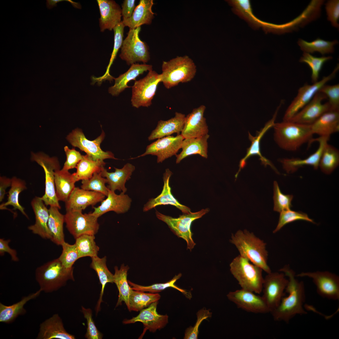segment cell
Returning a JSON list of instances; mask_svg holds the SVG:
<instances>
[{
  "label": "cell",
  "instance_id": "cell-61",
  "mask_svg": "<svg viewBox=\"0 0 339 339\" xmlns=\"http://www.w3.org/2000/svg\"><path fill=\"white\" fill-rule=\"evenodd\" d=\"M11 180L5 176L0 177V202L4 199L6 194V190L8 187L11 186Z\"/></svg>",
  "mask_w": 339,
  "mask_h": 339
},
{
  "label": "cell",
  "instance_id": "cell-53",
  "mask_svg": "<svg viewBox=\"0 0 339 339\" xmlns=\"http://www.w3.org/2000/svg\"><path fill=\"white\" fill-rule=\"evenodd\" d=\"M62 253L58 258L62 264L67 268H71L75 262L79 259L76 246L65 241L61 245Z\"/></svg>",
  "mask_w": 339,
  "mask_h": 339
},
{
  "label": "cell",
  "instance_id": "cell-20",
  "mask_svg": "<svg viewBox=\"0 0 339 339\" xmlns=\"http://www.w3.org/2000/svg\"><path fill=\"white\" fill-rule=\"evenodd\" d=\"M281 105H280L277 108L272 118L266 123L264 126L260 131L257 132L256 136H253L249 132V138L251 142V144L250 147L247 149L245 156L239 162V169L235 175L236 178H237L241 170L246 165L247 159L250 157L255 155H257L260 157V160L265 166L269 165L276 173L279 174V172L272 162L261 154L260 151V143L261 140L264 134L270 128L273 127L274 125L275 121Z\"/></svg>",
  "mask_w": 339,
  "mask_h": 339
},
{
  "label": "cell",
  "instance_id": "cell-26",
  "mask_svg": "<svg viewBox=\"0 0 339 339\" xmlns=\"http://www.w3.org/2000/svg\"><path fill=\"white\" fill-rule=\"evenodd\" d=\"M100 17L99 26L101 32L106 30L111 31L121 22V9L113 0H97Z\"/></svg>",
  "mask_w": 339,
  "mask_h": 339
},
{
  "label": "cell",
  "instance_id": "cell-13",
  "mask_svg": "<svg viewBox=\"0 0 339 339\" xmlns=\"http://www.w3.org/2000/svg\"><path fill=\"white\" fill-rule=\"evenodd\" d=\"M82 212L67 211L64 215L66 227L75 239L83 235H94L99 229L98 217Z\"/></svg>",
  "mask_w": 339,
  "mask_h": 339
},
{
  "label": "cell",
  "instance_id": "cell-50",
  "mask_svg": "<svg viewBox=\"0 0 339 339\" xmlns=\"http://www.w3.org/2000/svg\"><path fill=\"white\" fill-rule=\"evenodd\" d=\"M107 180L103 177L100 172L94 173L89 179L82 180L81 188L100 192L106 196L108 195L109 188L105 186Z\"/></svg>",
  "mask_w": 339,
  "mask_h": 339
},
{
  "label": "cell",
  "instance_id": "cell-12",
  "mask_svg": "<svg viewBox=\"0 0 339 339\" xmlns=\"http://www.w3.org/2000/svg\"><path fill=\"white\" fill-rule=\"evenodd\" d=\"M339 68L338 64L331 73L327 76L324 77L320 80L311 85L306 84L300 88L297 96L285 112L283 118V121H289L308 103L322 87L335 77Z\"/></svg>",
  "mask_w": 339,
  "mask_h": 339
},
{
  "label": "cell",
  "instance_id": "cell-49",
  "mask_svg": "<svg viewBox=\"0 0 339 339\" xmlns=\"http://www.w3.org/2000/svg\"><path fill=\"white\" fill-rule=\"evenodd\" d=\"M332 58L331 56L317 57L304 52L299 61L306 63L310 67L312 71V82L314 83L318 81L320 73L324 63Z\"/></svg>",
  "mask_w": 339,
  "mask_h": 339
},
{
  "label": "cell",
  "instance_id": "cell-36",
  "mask_svg": "<svg viewBox=\"0 0 339 339\" xmlns=\"http://www.w3.org/2000/svg\"><path fill=\"white\" fill-rule=\"evenodd\" d=\"M90 267L96 272L101 285L100 297L95 307L96 315L100 310V305L103 302V296L106 284L114 283V274L108 269L106 265V257L100 258L97 256L91 258Z\"/></svg>",
  "mask_w": 339,
  "mask_h": 339
},
{
  "label": "cell",
  "instance_id": "cell-4",
  "mask_svg": "<svg viewBox=\"0 0 339 339\" xmlns=\"http://www.w3.org/2000/svg\"><path fill=\"white\" fill-rule=\"evenodd\" d=\"M73 270V267H64L58 258L38 267L35 276L40 289L46 293H51L64 286L68 281H74Z\"/></svg>",
  "mask_w": 339,
  "mask_h": 339
},
{
  "label": "cell",
  "instance_id": "cell-27",
  "mask_svg": "<svg viewBox=\"0 0 339 339\" xmlns=\"http://www.w3.org/2000/svg\"><path fill=\"white\" fill-rule=\"evenodd\" d=\"M31 204L35 215V222L34 224L28 227V229L43 239L51 240V234L48 225L49 209L40 197L35 196Z\"/></svg>",
  "mask_w": 339,
  "mask_h": 339
},
{
  "label": "cell",
  "instance_id": "cell-14",
  "mask_svg": "<svg viewBox=\"0 0 339 339\" xmlns=\"http://www.w3.org/2000/svg\"><path fill=\"white\" fill-rule=\"evenodd\" d=\"M281 272H271L264 278L262 296L270 312L279 304L288 282L284 274Z\"/></svg>",
  "mask_w": 339,
  "mask_h": 339
},
{
  "label": "cell",
  "instance_id": "cell-22",
  "mask_svg": "<svg viewBox=\"0 0 339 339\" xmlns=\"http://www.w3.org/2000/svg\"><path fill=\"white\" fill-rule=\"evenodd\" d=\"M206 106L202 105L186 116L181 134L185 138L197 137L208 134V126L204 116Z\"/></svg>",
  "mask_w": 339,
  "mask_h": 339
},
{
  "label": "cell",
  "instance_id": "cell-52",
  "mask_svg": "<svg viewBox=\"0 0 339 339\" xmlns=\"http://www.w3.org/2000/svg\"><path fill=\"white\" fill-rule=\"evenodd\" d=\"M273 190L274 210L280 213L290 209L292 207L291 202L293 198V195L282 193L277 182L275 181L274 182Z\"/></svg>",
  "mask_w": 339,
  "mask_h": 339
},
{
  "label": "cell",
  "instance_id": "cell-41",
  "mask_svg": "<svg viewBox=\"0 0 339 339\" xmlns=\"http://www.w3.org/2000/svg\"><path fill=\"white\" fill-rule=\"evenodd\" d=\"M227 2L233 7V12L246 21L252 27L258 29L263 27L265 22L260 20L253 14L249 0H232Z\"/></svg>",
  "mask_w": 339,
  "mask_h": 339
},
{
  "label": "cell",
  "instance_id": "cell-37",
  "mask_svg": "<svg viewBox=\"0 0 339 339\" xmlns=\"http://www.w3.org/2000/svg\"><path fill=\"white\" fill-rule=\"evenodd\" d=\"M56 194L58 200L65 202L75 188V181L72 174L68 171L60 169L55 173Z\"/></svg>",
  "mask_w": 339,
  "mask_h": 339
},
{
  "label": "cell",
  "instance_id": "cell-10",
  "mask_svg": "<svg viewBox=\"0 0 339 339\" xmlns=\"http://www.w3.org/2000/svg\"><path fill=\"white\" fill-rule=\"evenodd\" d=\"M160 82H161V74L153 70L149 71L143 78L136 81L132 87L131 102L132 106L138 108L141 106H150Z\"/></svg>",
  "mask_w": 339,
  "mask_h": 339
},
{
  "label": "cell",
  "instance_id": "cell-44",
  "mask_svg": "<svg viewBox=\"0 0 339 339\" xmlns=\"http://www.w3.org/2000/svg\"><path fill=\"white\" fill-rule=\"evenodd\" d=\"M339 164V151L334 146L327 143L323 150L319 167L324 173L329 175Z\"/></svg>",
  "mask_w": 339,
  "mask_h": 339
},
{
  "label": "cell",
  "instance_id": "cell-34",
  "mask_svg": "<svg viewBox=\"0 0 339 339\" xmlns=\"http://www.w3.org/2000/svg\"><path fill=\"white\" fill-rule=\"evenodd\" d=\"M209 137V135L207 134L199 137L184 139L181 146L182 150L180 153L176 155V164L179 163L182 159L192 154H198L203 158H207V140Z\"/></svg>",
  "mask_w": 339,
  "mask_h": 339
},
{
  "label": "cell",
  "instance_id": "cell-18",
  "mask_svg": "<svg viewBox=\"0 0 339 339\" xmlns=\"http://www.w3.org/2000/svg\"><path fill=\"white\" fill-rule=\"evenodd\" d=\"M326 96L319 91L311 101L288 121L299 124L311 125L326 112L331 110L328 102L323 104Z\"/></svg>",
  "mask_w": 339,
  "mask_h": 339
},
{
  "label": "cell",
  "instance_id": "cell-33",
  "mask_svg": "<svg viewBox=\"0 0 339 339\" xmlns=\"http://www.w3.org/2000/svg\"><path fill=\"white\" fill-rule=\"evenodd\" d=\"M152 70V66L151 65L134 63L131 65L126 72L117 78H114L115 81L114 85L109 88V93L113 96L118 95L126 88L130 87L127 85L130 81L135 80L140 75Z\"/></svg>",
  "mask_w": 339,
  "mask_h": 339
},
{
  "label": "cell",
  "instance_id": "cell-6",
  "mask_svg": "<svg viewBox=\"0 0 339 339\" xmlns=\"http://www.w3.org/2000/svg\"><path fill=\"white\" fill-rule=\"evenodd\" d=\"M229 266L231 274L241 288L258 294L261 293L264 278L261 268L240 255L232 260Z\"/></svg>",
  "mask_w": 339,
  "mask_h": 339
},
{
  "label": "cell",
  "instance_id": "cell-8",
  "mask_svg": "<svg viewBox=\"0 0 339 339\" xmlns=\"http://www.w3.org/2000/svg\"><path fill=\"white\" fill-rule=\"evenodd\" d=\"M31 159L42 167L45 174V192L41 199L46 205L61 208L57 197L55 184V173L60 169V166L57 159L50 157L42 153H31Z\"/></svg>",
  "mask_w": 339,
  "mask_h": 339
},
{
  "label": "cell",
  "instance_id": "cell-23",
  "mask_svg": "<svg viewBox=\"0 0 339 339\" xmlns=\"http://www.w3.org/2000/svg\"><path fill=\"white\" fill-rule=\"evenodd\" d=\"M172 174V173L169 169H166L163 174L164 185L161 193L156 198L149 200L143 206V212L148 211L160 205H170L177 207L183 214L191 212L190 208L180 203L172 194L170 185V180Z\"/></svg>",
  "mask_w": 339,
  "mask_h": 339
},
{
  "label": "cell",
  "instance_id": "cell-1",
  "mask_svg": "<svg viewBox=\"0 0 339 339\" xmlns=\"http://www.w3.org/2000/svg\"><path fill=\"white\" fill-rule=\"evenodd\" d=\"M279 271L288 277L285 290L288 295L283 297L278 306L270 313L275 320L288 323L295 315L307 313L303 307L305 300L304 286L303 282L296 278L295 272L289 265L285 266Z\"/></svg>",
  "mask_w": 339,
  "mask_h": 339
},
{
  "label": "cell",
  "instance_id": "cell-42",
  "mask_svg": "<svg viewBox=\"0 0 339 339\" xmlns=\"http://www.w3.org/2000/svg\"><path fill=\"white\" fill-rule=\"evenodd\" d=\"M161 296L158 293H146L132 289L129 299L127 307L130 311H138L146 308L152 304L158 301Z\"/></svg>",
  "mask_w": 339,
  "mask_h": 339
},
{
  "label": "cell",
  "instance_id": "cell-24",
  "mask_svg": "<svg viewBox=\"0 0 339 339\" xmlns=\"http://www.w3.org/2000/svg\"><path fill=\"white\" fill-rule=\"evenodd\" d=\"M107 197L101 202L97 207H93L92 214L98 218L106 213L113 211L117 214L125 213L131 207L132 199L125 193L117 194L115 191L109 189Z\"/></svg>",
  "mask_w": 339,
  "mask_h": 339
},
{
  "label": "cell",
  "instance_id": "cell-5",
  "mask_svg": "<svg viewBox=\"0 0 339 339\" xmlns=\"http://www.w3.org/2000/svg\"><path fill=\"white\" fill-rule=\"evenodd\" d=\"M162 70L161 82L165 88L170 89L180 83L191 81L196 74V67L192 60L185 55L163 61Z\"/></svg>",
  "mask_w": 339,
  "mask_h": 339
},
{
  "label": "cell",
  "instance_id": "cell-47",
  "mask_svg": "<svg viewBox=\"0 0 339 339\" xmlns=\"http://www.w3.org/2000/svg\"><path fill=\"white\" fill-rule=\"evenodd\" d=\"M75 239V244L79 258L87 256L92 258L97 256L100 248L95 241L94 235H83Z\"/></svg>",
  "mask_w": 339,
  "mask_h": 339
},
{
  "label": "cell",
  "instance_id": "cell-39",
  "mask_svg": "<svg viewBox=\"0 0 339 339\" xmlns=\"http://www.w3.org/2000/svg\"><path fill=\"white\" fill-rule=\"evenodd\" d=\"M129 267L127 266L122 264L120 268L117 266L114 267V283L116 284L119 291V295L116 307L121 305L122 302L127 307L129 305V297L132 289L129 284L127 277Z\"/></svg>",
  "mask_w": 339,
  "mask_h": 339
},
{
  "label": "cell",
  "instance_id": "cell-51",
  "mask_svg": "<svg viewBox=\"0 0 339 339\" xmlns=\"http://www.w3.org/2000/svg\"><path fill=\"white\" fill-rule=\"evenodd\" d=\"M280 213L278 222L273 231L274 233L277 232L286 224L297 220H304L315 223L313 220L310 218L307 214L301 212L295 211L290 209Z\"/></svg>",
  "mask_w": 339,
  "mask_h": 339
},
{
  "label": "cell",
  "instance_id": "cell-15",
  "mask_svg": "<svg viewBox=\"0 0 339 339\" xmlns=\"http://www.w3.org/2000/svg\"><path fill=\"white\" fill-rule=\"evenodd\" d=\"M296 277L311 278L316 287L318 294L322 298L333 300L339 299V277L328 271L302 272Z\"/></svg>",
  "mask_w": 339,
  "mask_h": 339
},
{
  "label": "cell",
  "instance_id": "cell-2",
  "mask_svg": "<svg viewBox=\"0 0 339 339\" xmlns=\"http://www.w3.org/2000/svg\"><path fill=\"white\" fill-rule=\"evenodd\" d=\"M230 242L238 250L240 256L261 268L267 273L271 270L267 264L266 244L253 233L239 230L232 234Z\"/></svg>",
  "mask_w": 339,
  "mask_h": 339
},
{
  "label": "cell",
  "instance_id": "cell-31",
  "mask_svg": "<svg viewBox=\"0 0 339 339\" xmlns=\"http://www.w3.org/2000/svg\"><path fill=\"white\" fill-rule=\"evenodd\" d=\"M313 134L330 137L339 130V110H330L324 113L311 125Z\"/></svg>",
  "mask_w": 339,
  "mask_h": 339
},
{
  "label": "cell",
  "instance_id": "cell-57",
  "mask_svg": "<svg viewBox=\"0 0 339 339\" xmlns=\"http://www.w3.org/2000/svg\"><path fill=\"white\" fill-rule=\"evenodd\" d=\"M66 160L62 169L68 171L76 168L78 163L82 159L83 155L75 148L70 149L67 146L64 147Z\"/></svg>",
  "mask_w": 339,
  "mask_h": 339
},
{
  "label": "cell",
  "instance_id": "cell-46",
  "mask_svg": "<svg viewBox=\"0 0 339 339\" xmlns=\"http://www.w3.org/2000/svg\"><path fill=\"white\" fill-rule=\"evenodd\" d=\"M338 43L336 40L330 41L319 38L310 42L301 39L298 41V45L304 52L313 53L318 52L322 55L333 53L334 50V46Z\"/></svg>",
  "mask_w": 339,
  "mask_h": 339
},
{
  "label": "cell",
  "instance_id": "cell-11",
  "mask_svg": "<svg viewBox=\"0 0 339 339\" xmlns=\"http://www.w3.org/2000/svg\"><path fill=\"white\" fill-rule=\"evenodd\" d=\"M140 30L141 27L130 29L127 36L123 41L119 56L128 65H132L137 62L145 63L150 60L148 47L139 38Z\"/></svg>",
  "mask_w": 339,
  "mask_h": 339
},
{
  "label": "cell",
  "instance_id": "cell-58",
  "mask_svg": "<svg viewBox=\"0 0 339 339\" xmlns=\"http://www.w3.org/2000/svg\"><path fill=\"white\" fill-rule=\"evenodd\" d=\"M327 19L331 21L332 25L339 27L338 21L339 18V1L331 0L327 1L325 7Z\"/></svg>",
  "mask_w": 339,
  "mask_h": 339
},
{
  "label": "cell",
  "instance_id": "cell-62",
  "mask_svg": "<svg viewBox=\"0 0 339 339\" xmlns=\"http://www.w3.org/2000/svg\"><path fill=\"white\" fill-rule=\"evenodd\" d=\"M63 0H47L46 1V5L48 9H51L57 6V3L64 1Z\"/></svg>",
  "mask_w": 339,
  "mask_h": 339
},
{
  "label": "cell",
  "instance_id": "cell-29",
  "mask_svg": "<svg viewBox=\"0 0 339 339\" xmlns=\"http://www.w3.org/2000/svg\"><path fill=\"white\" fill-rule=\"evenodd\" d=\"M114 172H109L104 168L101 171L102 176L107 180L108 188L115 191L118 190L121 192L125 193L127 188L125 186L126 182L131 179V176L135 169V166L130 163H127L121 169L114 168Z\"/></svg>",
  "mask_w": 339,
  "mask_h": 339
},
{
  "label": "cell",
  "instance_id": "cell-45",
  "mask_svg": "<svg viewBox=\"0 0 339 339\" xmlns=\"http://www.w3.org/2000/svg\"><path fill=\"white\" fill-rule=\"evenodd\" d=\"M182 276V274L179 273L175 275L173 278L166 282L153 284L148 286L140 285L134 283L128 280V282L132 289L142 292H148L152 293H157L160 292L169 288H172L183 293L186 298L190 299L192 295L191 292L187 291L177 286L175 283Z\"/></svg>",
  "mask_w": 339,
  "mask_h": 339
},
{
  "label": "cell",
  "instance_id": "cell-40",
  "mask_svg": "<svg viewBox=\"0 0 339 339\" xmlns=\"http://www.w3.org/2000/svg\"><path fill=\"white\" fill-rule=\"evenodd\" d=\"M55 207H50L49 209V217L48 225L51 234V240L58 245H61L65 241L63 232L64 215L59 211Z\"/></svg>",
  "mask_w": 339,
  "mask_h": 339
},
{
  "label": "cell",
  "instance_id": "cell-56",
  "mask_svg": "<svg viewBox=\"0 0 339 339\" xmlns=\"http://www.w3.org/2000/svg\"><path fill=\"white\" fill-rule=\"evenodd\" d=\"M212 313L209 310L203 308L199 310L196 314L197 319L193 326H190L185 331L184 339H196L199 333V328L202 322L204 320L212 316Z\"/></svg>",
  "mask_w": 339,
  "mask_h": 339
},
{
  "label": "cell",
  "instance_id": "cell-19",
  "mask_svg": "<svg viewBox=\"0 0 339 339\" xmlns=\"http://www.w3.org/2000/svg\"><path fill=\"white\" fill-rule=\"evenodd\" d=\"M158 303L157 301L152 304L147 308L140 310L137 316L130 319H125L123 323L126 324L137 322L142 323L144 327L143 333L147 330L154 333L157 330L163 328L168 323V316L158 313L157 311Z\"/></svg>",
  "mask_w": 339,
  "mask_h": 339
},
{
  "label": "cell",
  "instance_id": "cell-55",
  "mask_svg": "<svg viewBox=\"0 0 339 339\" xmlns=\"http://www.w3.org/2000/svg\"><path fill=\"white\" fill-rule=\"evenodd\" d=\"M319 92L324 94L328 99L331 110H339V84L324 85Z\"/></svg>",
  "mask_w": 339,
  "mask_h": 339
},
{
  "label": "cell",
  "instance_id": "cell-30",
  "mask_svg": "<svg viewBox=\"0 0 339 339\" xmlns=\"http://www.w3.org/2000/svg\"><path fill=\"white\" fill-rule=\"evenodd\" d=\"M186 116L181 113L176 112L173 117L166 121H158L155 128L153 130L148 137L152 141L176 133L180 135L183 128Z\"/></svg>",
  "mask_w": 339,
  "mask_h": 339
},
{
  "label": "cell",
  "instance_id": "cell-59",
  "mask_svg": "<svg viewBox=\"0 0 339 339\" xmlns=\"http://www.w3.org/2000/svg\"><path fill=\"white\" fill-rule=\"evenodd\" d=\"M10 242L9 239L5 240L3 239H0V255L3 256L5 252L8 253L10 256L11 260L14 261H18L19 259L17 256L16 250L11 248L9 245Z\"/></svg>",
  "mask_w": 339,
  "mask_h": 339
},
{
  "label": "cell",
  "instance_id": "cell-21",
  "mask_svg": "<svg viewBox=\"0 0 339 339\" xmlns=\"http://www.w3.org/2000/svg\"><path fill=\"white\" fill-rule=\"evenodd\" d=\"M105 196L99 192L75 187L65 202L66 212L82 211L89 206L101 202Z\"/></svg>",
  "mask_w": 339,
  "mask_h": 339
},
{
  "label": "cell",
  "instance_id": "cell-28",
  "mask_svg": "<svg viewBox=\"0 0 339 339\" xmlns=\"http://www.w3.org/2000/svg\"><path fill=\"white\" fill-rule=\"evenodd\" d=\"M36 338L75 339V337L66 331L62 319L55 314L40 324Z\"/></svg>",
  "mask_w": 339,
  "mask_h": 339
},
{
  "label": "cell",
  "instance_id": "cell-7",
  "mask_svg": "<svg viewBox=\"0 0 339 339\" xmlns=\"http://www.w3.org/2000/svg\"><path fill=\"white\" fill-rule=\"evenodd\" d=\"M209 211V208L202 209L196 212L183 214L178 218L165 215L157 211L155 214L157 218L165 223L175 234L186 241L187 249L191 251L196 244L192 238L193 233L191 229L192 223Z\"/></svg>",
  "mask_w": 339,
  "mask_h": 339
},
{
  "label": "cell",
  "instance_id": "cell-16",
  "mask_svg": "<svg viewBox=\"0 0 339 339\" xmlns=\"http://www.w3.org/2000/svg\"><path fill=\"white\" fill-rule=\"evenodd\" d=\"M184 139L181 134L175 137L169 136L158 139L147 146L145 152L136 158L151 155L157 156V163H161L166 159L177 155L181 148Z\"/></svg>",
  "mask_w": 339,
  "mask_h": 339
},
{
  "label": "cell",
  "instance_id": "cell-25",
  "mask_svg": "<svg viewBox=\"0 0 339 339\" xmlns=\"http://www.w3.org/2000/svg\"><path fill=\"white\" fill-rule=\"evenodd\" d=\"M330 138L320 137L318 138H314L313 142H318L319 147L315 152L305 159L293 158L280 159V161L282 164L283 169L288 173L295 172L300 167L305 165L311 166L314 169H317L323 150Z\"/></svg>",
  "mask_w": 339,
  "mask_h": 339
},
{
  "label": "cell",
  "instance_id": "cell-48",
  "mask_svg": "<svg viewBox=\"0 0 339 339\" xmlns=\"http://www.w3.org/2000/svg\"><path fill=\"white\" fill-rule=\"evenodd\" d=\"M125 26L122 21L118 24L113 29L114 32V44L109 64L106 69L105 74L101 77L95 78V81L100 84L105 80H111L114 78L112 77L109 73V70L110 66L112 64L114 60L116 58V54L119 50L121 47L123 42L124 28Z\"/></svg>",
  "mask_w": 339,
  "mask_h": 339
},
{
  "label": "cell",
  "instance_id": "cell-32",
  "mask_svg": "<svg viewBox=\"0 0 339 339\" xmlns=\"http://www.w3.org/2000/svg\"><path fill=\"white\" fill-rule=\"evenodd\" d=\"M153 4V0H140L131 17L123 20L125 26L132 29L143 24H151L155 14L152 10Z\"/></svg>",
  "mask_w": 339,
  "mask_h": 339
},
{
  "label": "cell",
  "instance_id": "cell-43",
  "mask_svg": "<svg viewBox=\"0 0 339 339\" xmlns=\"http://www.w3.org/2000/svg\"><path fill=\"white\" fill-rule=\"evenodd\" d=\"M11 188L8 192L7 201L0 205V209H4L8 205H11L14 209H18L27 218L29 217L24 211V208L19 202V196L21 192L26 189V184L24 181L16 177L11 179Z\"/></svg>",
  "mask_w": 339,
  "mask_h": 339
},
{
  "label": "cell",
  "instance_id": "cell-17",
  "mask_svg": "<svg viewBox=\"0 0 339 339\" xmlns=\"http://www.w3.org/2000/svg\"><path fill=\"white\" fill-rule=\"evenodd\" d=\"M247 290L241 288L229 293L228 299L239 308L255 313H270V310L262 296Z\"/></svg>",
  "mask_w": 339,
  "mask_h": 339
},
{
  "label": "cell",
  "instance_id": "cell-38",
  "mask_svg": "<svg viewBox=\"0 0 339 339\" xmlns=\"http://www.w3.org/2000/svg\"><path fill=\"white\" fill-rule=\"evenodd\" d=\"M105 164L104 161L94 160L86 154L83 155L76 168V172L72 174L75 181L90 179L94 173L100 172Z\"/></svg>",
  "mask_w": 339,
  "mask_h": 339
},
{
  "label": "cell",
  "instance_id": "cell-54",
  "mask_svg": "<svg viewBox=\"0 0 339 339\" xmlns=\"http://www.w3.org/2000/svg\"><path fill=\"white\" fill-rule=\"evenodd\" d=\"M81 311L87 321V328L85 337L87 339H102L103 334L96 327L92 317V311L90 308L81 307Z\"/></svg>",
  "mask_w": 339,
  "mask_h": 339
},
{
  "label": "cell",
  "instance_id": "cell-35",
  "mask_svg": "<svg viewBox=\"0 0 339 339\" xmlns=\"http://www.w3.org/2000/svg\"><path fill=\"white\" fill-rule=\"evenodd\" d=\"M40 289L35 293L23 297L19 302L7 306L0 303V322L6 323L12 322L19 315L25 314L26 310L24 306L29 300L35 298L40 294Z\"/></svg>",
  "mask_w": 339,
  "mask_h": 339
},
{
  "label": "cell",
  "instance_id": "cell-3",
  "mask_svg": "<svg viewBox=\"0 0 339 339\" xmlns=\"http://www.w3.org/2000/svg\"><path fill=\"white\" fill-rule=\"evenodd\" d=\"M273 127L276 142L287 151H296L306 143L310 144L314 138L311 125L287 121L275 123Z\"/></svg>",
  "mask_w": 339,
  "mask_h": 339
},
{
  "label": "cell",
  "instance_id": "cell-9",
  "mask_svg": "<svg viewBox=\"0 0 339 339\" xmlns=\"http://www.w3.org/2000/svg\"><path fill=\"white\" fill-rule=\"evenodd\" d=\"M105 134L102 130L100 135L93 140L88 139L82 130L79 128L73 130L67 136L66 139L73 147L84 151L94 160L104 161L106 159H117L110 151H103L100 144L105 138Z\"/></svg>",
  "mask_w": 339,
  "mask_h": 339
},
{
  "label": "cell",
  "instance_id": "cell-60",
  "mask_svg": "<svg viewBox=\"0 0 339 339\" xmlns=\"http://www.w3.org/2000/svg\"><path fill=\"white\" fill-rule=\"evenodd\" d=\"M135 0H125L122 6L121 15L123 20L131 17L135 8Z\"/></svg>",
  "mask_w": 339,
  "mask_h": 339
}]
</instances>
